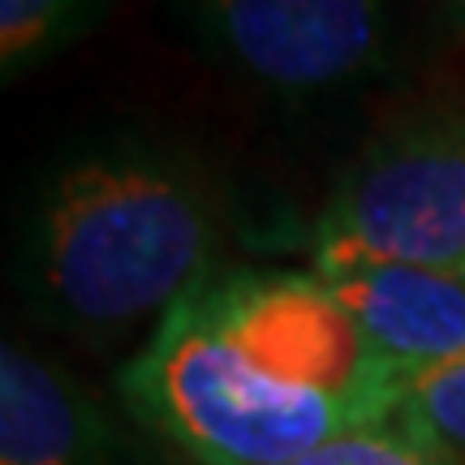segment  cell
Wrapping results in <instances>:
<instances>
[{"label":"cell","instance_id":"3","mask_svg":"<svg viewBox=\"0 0 465 465\" xmlns=\"http://www.w3.org/2000/svg\"><path fill=\"white\" fill-rule=\"evenodd\" d=\"M366 263L465 267V108L401 116L336 182L315 229V276Z\"/></svg>","mask_w":465,"mask_h":465},{"label":"cell","instance_id":"8","mask_svg":"<svg viewBox=\"0 0 465 465\" xmlns=\"http://www.w3.org/2000/svg\"><path fill=\"white\" fill-rule=\"evenodd\" d=\"M104 0H0V65L17 78L91 31Z\"/></svg>","mask_w":465,"mask_h":465},{"label":"cell","instance_id":"7","mask_svg":"<svg viewBox=\"0 0 465 465\" xmlns=\"http://www.w3.org/2000/svg\"><path fill=\"white\" fill-rule=\"evenodd\" d=\"M388 422L449 465H465V353L405 375Z\"/></svg>","mask_w":465,"mask_h":465},{"label":"cell","instance_id":"9","mask_svg":"<svg viewBox=\"0 0 465 465\" xmlns=\"http://www.w3.org/2000/svg\"><path fill=\"white\" fill-rule=\"evenodd\" d=\"M298 465H449V461L427 452L422 444H414L410 435H401L392 422H383V427H362V431L336 435L311 457H302Z\"/></svg>","mask_w":465,"mask_h":465},{"label":"cell","instance_id":"5","mask_svg":"<svg viewBox=\"0 0 465 465\" xmlns=\"http://www.w3.org/2000/svg\"><path fill=\"white\" fill-rule=\"evenodd\" d=\"M0 465H125V435L61 362L5 341Z\"/></svg>","mask_w":465,"mask_h":465},{"label":"cell","instance_id":"2","mask_svg":"<svg viewBox=\"0 0 465 465\" xmlns=\"http://www.w3.org/2000/svg\"><path fill=\"white\" fill-rule=\"evenodd\" d=\"M121 397L194 465H298L366 427L336 401L267 375L220 328L199 289L182 293L151 345L121 371Z\"/></svg>","mask_w":465,"mask_h":465},{"label":"cell","instance_id":"4","mask_svg":"<svg viewBox=\"0 0 465 465\" xmlns=\"http://www.w3.org/2000/svg\"><path fill=\"white\" fill-rule=\"evenodd\" d=\"M216 61L281 95H319L383 61V0H182Z\"/></svg>","mask_w":465,"mask_h":465},{"label":"cell","instance_id":"10","mask_svg":"<svg viewBox=\"0 0 465 465\" xmlns=\"http://www.w3.org/2000/svg\"><path fill=\"white\" fill-rule=\"evenodd\" d=\"M444 9H449V22H452V26L465 35V0H444Z\"/></svg>","mask_w":465,"mask_h":465},{"label":"cell","instance_id":"11","mask_svg":"<svg viewBox=\"0 0 465 465\" xmlns=\"http://www.w3.org/2000/svg\"><path fill=\"white\" fill-rule=\"evenodd\" d=\"M461 276H465V267H461Z\"/></svg>","mask_w":465,"mask_h":465},{"label":"cell","instance_id":"1","mask_svg":"<svg viewBox=\"0 0 465 465\" xmlns=\"http://www.w3.org/2000/svg\"><path fill=\"white\" fill-rule=\"evenodd\" d=\"M220 199L203 164L143 134L86 138L35 182L17 284L35 315L78 336L164 319L216 267Z\"/></svg>","mask_w":465,"mask_h":465},{"label":"cell","instance_id":"6","mask_svg":"<svg viewBox=\"0 0 465 465\" xmlns=\"http://www.w3.org/2000/svg\"><path fill=\"white\" fill-rule=\"evenodd\" d=\"M319 281L345 306L366 345L401 375L465 353V276L440 267L366 263Z\"/></svg>","mask_w":465,"mask_h":465}]
</instances>
